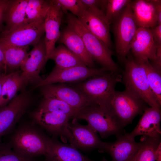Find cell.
I'll use <instances>...</instances> for the list:
<instances>
[{
    "mask_svg": "<svg viewBox=\"0 0 161 161\" xmlns=\"http://www.w3.org/2000/svg\"><path fill=\"white\" fill-rule=\"evenodd\" d=\"M116 73L109 72L94 77L78 83L75 88L93 105L113 114L111 101L115 92V85L121 80L120 75Z\"/></svg>",
    "mask_w": 161,
    "mask_h": 161,
    "instance_id": "1",
    "label": "cell"
},
{
    "mask_svg": "<svg viewBox=\"0 0 161 161\" xmlns=\"http://www.w3.org/2000/svg\"><path fill=\"white\" fill-rule=\"evenodd\" d=\"M52 139L34 126H20L12 136L9 143L13 150L25 157L45 155L52 143Z\"/></svg>",
    "mask_w": 161,
    "mask_h": 161,
    "instance_id": "2",
    "label": "cell"
},
{
    "mask_svg": "<svg viewBox=\"0 0 161 161\" xmlns=\"http://www.w3.org/2000/svg\"><path fill=\"white\" fill-rule=\"evenodd\" d=\"M125 69L123 80L125 90L150 107L160 108L148 81L143 65L136 61L132 55H127L124 61Z\"/></svg>",
    "mask_w": 161,
    "mask_h": 161,
    "instance_id": "3",
    "label": "cell"
},
{
    "mask_svg": "<svg viewBox=\"0 0 161 161\" xmlns=\"http://www.w3.org/2000/svg\"><path fill=\"white\" fill-rule=\"evenodd\" d=\"M66 21L67 26L75 30L81 38L86 50L93 60L109 71L116 72L118 66L112 58L113 52L110 49L87 29L75 16L67 13Z\"/></svg>",
    "mask_w": 161,
    "mask_h": 161,
    "instance_id": "4",
    "label": "cell"
},
{
    "mask_svg": "<svg viewBox=\"0 0 161 161\" xmlns=\"http://www.w3.org/2000/svg\"><path fill=\"white\" fill-rule=\"evenodd\" d=\"M75 118L85 120L103 138L125 132L113 114L105 112L97 106H88L79 109Z\"/></svg>",
    "mask_w": 161,
    "mask_h": 161,
    "instance_id": "5",
    "label": "cell"
},
{
    "mask_svg": "<svg viewBox=\"0 0 161 161\" xmlns=\"http://www.w3.org/2000/svg\"><path fill=\"white\" fill-rule=\"evenodd\" d=\"M131 3L124 8L113 24L116 52L122 62H124L129 53L132 41L138 28Z\"/></svg>",
    "mask_w": 161,
    "mask_h": 161,
    "instance_id": "6",
    "label": "cell"
},
{
    "mask_svg": "<svg viewBox=\"0 0 161 161\" xmlns=\"http://www.w3.org/2000/svg\"><path fill=\"white\" fill-rule=\"evenodd\" d=\"M145 103L125 90L115 91L111 105L114 115L124 128L131 123L137 115L144 112L147 107Z\"/></svg>",
    "mask_w": 161,
    "mask_h": 161,
    "instance_id": "7",
    "label": "cell"
},
{
    "mask_svg": "<svg viewBox=\"0 0 161 161\" xmlns=\"http://www.w3.org/2000/svg\"><path fill=\"white\" fill-rule=\"evenodd\" d=\"M32 99L29 92L23 91L7 105L0 107V138L13 128L27 111Z\"/></svg>",
    "mask_w": 161,
    "mask_h": 161,
    "instance_id": "8",
    "label": "cell"
},
{
    "mask_svg": "<svg viewBox=\"0 0 161 161\" xmlns=\"http://www.w3.org/2000/svg\"><path fill=\"white\" fill-rule=\"evenodd\" d=\"M44 21L26 24L11 31H4L0 43L20 47L35 46L45 32Z\"/></svg>",
    "mask_w": 161,
    "mask_h": 161,
    "instance_id": "9",
    "label": "cell"
},
{
    "mask_svg": "<svg viewBox=\"0 0 161 161\" xmlns=\"http://www.w3.org/2000/svg\"><path fill=\"white\" fill-rule=\"evenodd\" d=\"M109 71L106 68H94L86 65L79 66L65 69L55 67L49 74L38 84L33 87L35 89L42 86L60 83H64L81 81L88 78L102 75Z\"/></svg>",
    "mask_w": 161,
    "mask_h": 161,
    "instance_id": "10",
    "label": "cell"
},
{
    "mask_svg": "<svg viewBox=\"0 0 161 161\" xmlns=\"http://www.w3.org/2000/svg\"><path fill=\"white\" fill-rule=\"evenodd\" d=\"M47 60L44 40L41 39L28 53L20 66L21 77L25 86L29 83L35 86L43 80L39 74Z\"/></svg>",
    "mask_w": 161,
    "mask_h": 161,
    "instance_id": "11",
    "label": "cell"
},
{
    "mask_svg": "<svg viewBox=\"0 0 161 161\" xmlns=\"http://www.w3.org/2000/svg\"><path fill=\"white\" fill-rule=\"evenodd\" d=\"M34 121L54 136H60L70 143L72 136L69 129V116L60 112L37 110L32 114Z\"/></svg>",
    "mask_w": 161,
    "mask_h": 161,
    "instance_id": "12",
    "label": "cell"
},
{
    "mask_svg": "<svg viewBox=\"0 0 161 161\" xmlns=\"http://www.w3.org/2000/svg\"><path fill=\"white\" fill-rule=\"evenodd\" d=\"M78 120L73 118L72 121L69 123V129L72 136L70 145L83 151H88L95 149L99 151L103 142L97 132L88 124H81Z\"/></svg>",
    "mask_w": 161,
    "mask_h": 161,
    "instance_id": "13",
    "label": "cell"
},
{
    "mask_svg": "<svg viewBox=\"0 0 161 161\" xmlns=\"http://www.w3.org/2000/svg\"><path fill=\"white\" fill-rule=\"evenodd\" d=\"M157 44L150 28L138 27L132 41L130 50L133 57L138 62L142 64L156 58Z\"/></svg>",
    "mask_w": 161,
    "mask_h": 161,
    "instance_id": "14",
    "label": "cell"
},
{
    "mask_svg": "<svg viewBox=\"0 0 161 161\" xmlns=\"http://www.w3.org/2000/svg\"><path fill=\"white\" fill-rule=\"evenodd\" d=\"M40 87L44 97L58 99L75 109H79L87 106L94 105L75 88L64 83L47 84Z\"/></svg>",
    "mask_w": 161,
    "mask_h": 161,
    "instance_id": "15",
    "label": "cell"
},
{
    "mask_svg": "<svg viewBox=\"0 0 161 161\" xmlns=\"http://www.w3.org/2000/svg\"><path fill=\"white\" fill-rule=\"evenodd\" d=\"M50 1V6L44 21V40L47 59L55 49V43L60 36V28L64 13L55 0Z\"/></svg>",
    "mask_w": 161,
    "mask_h": 161,
    "instance_id": "16",
    "label": "cell"
},
{
    "mask_svg": "<svg viewBox=\"0 0 161 161\" xmlns=\"http://www.w3.org/2000/svg\"><path fill=\"white\" fill-rule=\"evenodd\" d=\"M160 108L146 107L137 124L130 133L124 134L127 138L134 140L137 136L160 137Z\"/></svg>",
    "mask_w": 161,
    "mask_h": 161,
    "instance_id": "17",
    "label": "cell"
},
{
    "mask_svg": "<svg viewBox=\"0 0 161 161\" xmlns=\"http://www.w3.org/2000/svg\"><path fill=\"white\" fill-rule=\"evenodd\" d=\"M77 17L87 29L110 49L112 42L110 25L104 14L93 12L84 8Z\"/></svg>",
    "mask_w": 161,
    "mask_h": 161,
    "instance_id": "18",
    "label": "cell"
},
{
    "mask_svg": "<svg viewBox=\"0 0 161 161\" xmlns=\"http://www.w3.org/2000/svg\"><path fill=\"white\" fill-rule=\"evenodd\" d=\"M124 134L116 136L117 139L114 142H103L99 151L109 154L112 161H126L131 158L136 154L142 143L127 138Z\"/></svg>",
    "mask_w": 161,
    "mask_h": 161,
    "instance_id": "19",
    "label": "cell"
},
{
    "mask_svg": "<svg viewBox=\"0 0 161 161\" xmlns=\"http://www.w3.org/2000/svg\"><path fill=\"white\" fill-rule=\"evenodd\" d=\"M45 156L44 161H94L70 144L62 143L54 138Z\"/></svg>",
    "mask_w": 161,
    "mask_h": 161,
    "instance_id": "20",
    "label": "cell"
},
{
    "mask_svg": "<svg viewBox=\"0 0 161 161\" xmlns=\"http://www.w3.org/2000/svg\"><path fill=\"white\" fill-rule=\"evenodd\" d=\"M58 40L79 58L86 66L93 68V61L87 51L81 38L73 29L67 26L61 32Z\"/></svg>",
    "mask_w": 161,
    "mask_h": 161,
    "instance_id": "21",
    "label": "cell"
},
{
    "mask_svg": "<svg viewBox=\"0 0 161 161\" xmlns=\"http://www.w3.org/2000/svg\"><path fill=\"white\" fill-rule=\"evenodd\" d=\"M131 5L138 27L151 28L158 25L154 0H135Z\"/></svg>",
    "mask_w": 161,
    "mask_h": 161,
    "instance_id": "22",
    "label": "cell"
},
{
    "mask_svg": "<svg viewBox=\"0 0 161 161\" xmlns=\"http://www.w3.org/2000/svg\"><path fill=\"white\" fill-rule=\"evenodd\" d=\"M28 0H9L5 12L4 31H11L26 24V11Z\"/></svg>",
    "mask_w": 161,
    "mask_h": 161,
    "instance_id": "23",
    "label": "cell"
},
{
    "mask_svg": "<svg viewBox=\"0 0 161 161\" xmlns=\"http://www.w3.org/2000/svg\"><path fill=\"white\" fill-rule=\"evenodd\" d=\"M21 71L7 75L2 88L0 107L7 105L17 95V92L26 86L21 77Z\"/></svg>",
    "mask_w": 161,
    "mask_h": 161,
    "instance_id": "24",
    "label": "cell"
},
{
    "mask_svg": "<svg viewBox=\"0 0 161 161\" xmlns=\"http://www.w3.org/2000/svg\"><path fill=\"white\" fill-rule=\"evenodd\" d=\"M49 59L54 60L56 64L55 67L59 69L86 65L79 58L63 44L55 48Z\"/></svg>",
    "mask_w": 161,
    "mask_h": 161,
    "instance_id": "25",
    "label": "cell"
},
{
    "mask_svg": "<svg viewBox=\"0 0 161 161\" xmlns=\"http://www.w3.org/2000/svg\"><path fill=\"white\" fill-rule=\"evenodd\" d=\"M7 66L11 69L20 67L27 57L28 46L20 47L0 43Z\"/></svg>",
    "mask_w": 161,
    "mask_h": 161,
    "instance_id": "26",
    "label": "cell"
},
{
    "mask_svg": "<svg viewBox=\"0 0 161 161\" xmlns=\"http://www.w3.org/2000/svg\"><path fill=\"white\" fill-rule=\"evenodd\" d=\"M78 110L58 99L44 97L37 110L58 112L66 115L71 118H75Z\"/></svg>",
    "mask_w": 161,
    "mask_h": 161,
    "instance_id": "27",
    "label": "cell"
},
{
    "mask_svg": "<svg viewBox=\"0 0 161 161\" xmlns=\"http://www.w3.org/2000/svg\"><path fill=\"white\" fill-rule=\"evenodd\" d=\"M50 5V0H28L26 11V24L44 21Z\"/></svg>",
    "mask_w": 161,
    "mask_h": 161,
    "instance_id": "28",
    "label": "cell"
},
{
    "mask_svg": "<svg viewBox=\"0 0 161 161\" xmlns=\"http://www.w3.org/2000/svg\"><path fill=\"white\" fill-rule=\"evenodd\" d=\"M141 145L136 153L134 161H155V152L161 137L142 136L140 139Z\"/></svg>",
    "mask_w": 161,
    "mask_h": 161,
    "instance_id": "29",
    "label": "cell"
},
{
    "mask_svg": "<svg viewBox=\"0 0 161 161\" xmlns=\"http://www.w3.org/2000/svg\"><path fill=\"white\" fill-rule=\"evenodd\" d=\"M140 64L145 68L149 86L161 106V72L154 68L148 61Z\"/></svg>",
    "mask_w": 161,
    "mask_h": 161,
    "instance_id": "30",
    "label": "cell"
},
{
    "mask_svg": "<svg viewBox=\"0 0 161 161\" xmlns=\"http://www.w3.org/2000/svg\"><path fill=\"white\" fill-rule=\"evenodd\" d=\"M131 1L130 0H107L105 15L109 25L115 21L124 8Z\"/></svg>",
    "mask_w": 161,
    "mask_h": 161,
    "instance_id": "31",
    "label": "cell"
},
{
    "mask_svg": "<svg viewBox=\"0 0 161 161\" xmlns=\"http://www.w3.org/2000/svg\"><path fill=\"white\" fill-rule=\"evenodd\" d=\"M0 161H36L23 156L14 151L9 143L0 145Z\"/></svg>",
    "mask_w": 161,
    "mask_h": 161,
    "instance_id": "32",
    "label": "cell"
},
{
    "mask_svg": "<svg viewBox=\"0 0 161 161\" xmlns=\"http://www.w3.org/2000/svg\"><path fill=\"white\" fill-rule=\"evenodd\" d=\"M64 12L68 10L76 17L85 7L80 0H55Z\"/></svg>",
    "mask_w": 161,
    "mask_h": 161,
    "instance_id": "33",
    "label": "cell"
},
{
    "mask_svg": "<svg viewBox=\"0 0 161 161\" xmlns=\"http://www.w3.org/2000/svg\"><path fill=\"white\" fill-rule=\"evenodd\" d=\"M86 9L92 12L105 13L107 0H80Z\"/></svg>",
    "mask_w": 161,
    "mask_h": 161,
    "instance_id": "34",
    "label": "cell"
},
{
    "mask_svg": "<svg viewBox=\"0 0 161 161\" xmlns=\"http://www.w3.org/2000/svg\"><path fill=\"white\" fill-rule=\"evenodd\" d=\"M150 28L157 45L161 44V25H157Z\"/></svg>",
    "mask_w": 161,
    "mask_h": 161,
    "instance_id": "35",
    "label": "cell"
},
{
    "mask_svg": "<svg viewBox=\"0 0 161 161\" xmlns=\"http://www.w3.org/2000/svg\"><path fill=\"white\" fill-rule=\"evenodd\" d=\"M153 61L152 66L158 71L161 72V44L157 45L156 58Z\"/></svg>",
    "mask_w": 161,
    "mask_h": 161,
    "instance_id": "36",
    "label": "cell"
},
{
    "mask_svg": "<svg viewBox=\"0 0 161 161\" xmlns=\"http://www.w3.org/2000/svg\"><path fill=\"white\" fill-rule=\"evenodd\" d=\"M7 69L4 53L0 45V72L2 75H6Z\"/></svg>",
    "mask_w": 161,
    "mask_h": 161,
    "instance_id": "37",
    "label": "cell"
},
{
    "mask_svg": "<svg viewBox=\"0 0 161 161\" xmlns=\"http://www.w3.org/2000/svg\"><path fill=\"white\" fill-rule=\"evenodd\" d=\"M9 0H0V28L4 21L5 12Z\"/></svg>",
    "mask_w": 161,
    "mask_h": 161,
    "instance_id": "38",
    "label": "cell"
},
{
    "mask_svg": "<svg viewBox=\"0 0 161 161\" xmlns=\"http://www.w3.org/2000/svg\"><path fill=\"white\" fill-rule=\"evenodd\" d=\"M157 13L158 25H161V1L154 0Z\"/></svg>",
    "mask_w": 161,
    "mask_h": 161,
    "instance_id": "39",
    "label": "cell"
},
{
    "mask_svg": "<svg viewBox=\"0 0 161 161\" xmlns=\"http://www.w3.org/2000/svg\"><path fill=\"white\" fill-rule=\"evenodd\" d=\"M155 161H161V142L157 148L155 152Z\"/></svg>",
    "mask_w": 161,
    "mask_h": 161,
    "instance_id": "40",
    "label": "cell"
},
{
    "mask_svg": "<svg viewBox=\"0 0 161 161\" xmlns=\"http://www.w3.org/2000/svg\"><path fill=\"white\" fill-rule=\"evenodd\" d=\"M7 76V75H3L0 74V99L1 95L2 85Z\"/></svg>",
    "mask_w": 161,
    "mask_h": 161,
    "instance_id": "41",
    "label": "cell"
},
{
    "mask_svg": "<svg viewBox=\"0 0 161 161\" xmlns=\"http://www.w3.org/2000/svg\"><path fill=\"white\" fill-rule=\"evenodd\" d=\"M135 155H134L133 157H132L131 158L128 160L126 161H134L135 157V155ZM101 161H108L105 157H103Z\"/></svg>",
    "mask_w": 161,
    "mask_h": 161,
    "instance_id": "42",
    "label": "cell"
},
{
    "mask_svg": "<svg viewBox=\"0 0 161 161\" xmlns=\"http://www.w3.org/2000/svg\"><path fill=\"white\" fill-rule=\"evenodd\" d=\"M0 74L2 75V74H1V72H0Z\"/></svg>",
    "mask_w": 161,
    "mask_h": 161,
    "instance_id": "43",
    "label": "cell"
}]
</instances>
